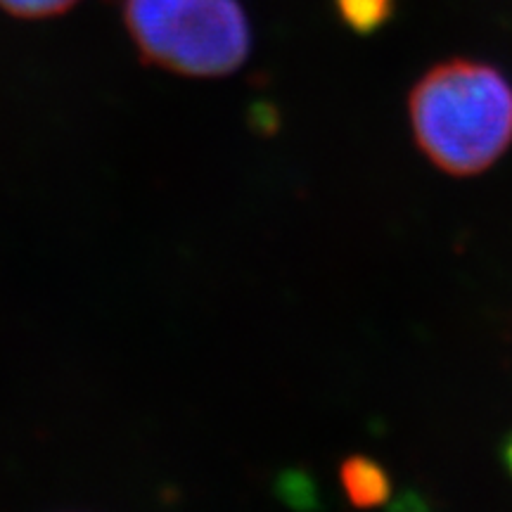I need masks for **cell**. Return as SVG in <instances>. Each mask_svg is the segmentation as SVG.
<instances>
[{
	"mask_svg": "<svg viewBox=\"0 0 512 512\" xmlns=\"http://www.w3.org/2000/svg\"><path fill=\"white\" fill-rule=\"evenodd\" d=\"M124 19L138 53L181 76H228L252 48L238 0H124Z\"/></svg>",
	"mask_w": 512,
	"mask_h": 512,
	"instance_id": "cell-2",
	"label": "cell"
},
{
	"mask_svg": "<svg viewBox=\"0 0 512 512\" xmlns=\"http://www.w3.org/2000/svg\"><path fill=\"white\" fill-rule=\"evenodd\" d=\"M337 10L356 34H373L394 15V0H337Z\"/></svg>",
	"mask_w": 512,
	"mask_h": 512,
	"instance_id": "cell-4",
	"label": "cell"
},
{
	"mask_svg": "<svg viewBox=\"0 0 512 512\" xmlns=\"http://www.w3.org/2000/svg\"><path fill=\"white\" fill-rule=\"evenodd\" d=\"M503 460H505V467H508V472L512 475V434L503 446Z\"/></svg>",
	"mask_w": 512,
	"mask_h": 512,
	"instance_id": "cell-6",
	"label": "cell"
},
{
	"mask_svg": "<svg viewBox=\"0 0 512 512\" xmlns=\"http://www.w3.org/2000/svg\"><path fill=\"white\" fill-rule=\"evenodd\" d=\"M415 143L451 176H477L512 145V86L489 64L448 60L408 98Z\"/></svg>",
	"mask_w": 512,
	"mask_h": 512,
	"instance_id": "cell-1",
	"label": "cell"
},
{
	"mask_svg": "<svg viewBox=\"0 0 512 512\" xmlns=\"http://www.w3.org/2000/svg\"><path fill=\"white\" fill-rule=\"evenodd\" d=\"M79 0H0V8L19 19H46L67 12Z\"/></svg>",
	"mask_w": 512,
	"mask_h": 512,
	"instance_id": "cell-5",
	"label": "cell"
},
{
	"mask_svg": "<svg viewBox=\"0 0 512 512\" xmlns=\"http://www.w3.org/2000/svg\"><path fill=\"white\" fill-rule=\"evenodd\" d=\"M342 489L356 508H377L392 496L389 475L368 456H351L339 467Z\"/></svg>",
	"mask_w": 512,
	"mask_h": 512,
	"instance_id": "cell-3",
	"label": "cell"
}]
</instances>
